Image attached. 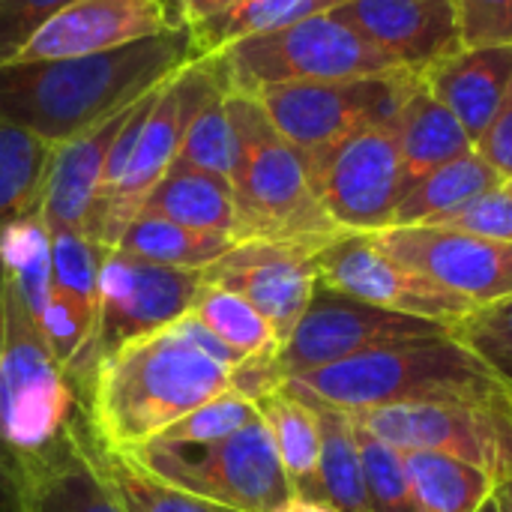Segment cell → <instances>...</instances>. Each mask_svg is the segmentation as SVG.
<instances>
[{
    "mask_svg": "<svg viewBox=\"0 0 512 512\" xmlns=\"http://www.w3.org/2000/svg\"><path fill=\"white\" fill-rule=\"evenodd\" d=\"M195 60L186 27L111 51L0 66V120L66 144L171 81Z\"/></svg>",
    "mask_w": 512,
    "mask_h": 512,
    "instance_id": "6da1fadb",
    "label": "cell"
},
{
    "mask_svg": "<svg viewBox=\"0 0 512 512\" xmlns=\"http://www.w3.org/2000/svg\"><path fill=\"white\" fill-rule=\"evenodd\" d=\"M228 390L231 369L168 327L102 357L75 396L90 435L105 450L138 453L180 417Z\"/></svg>",
    "mask_w": 512,
    "mask_h": 512,
    "instance_id": "7a4b0ae2",
    "label": "cell"
},
{
    "mask_svg": "<svg viewBox=\"0 0 512 512\" xmlns=\"http://www.w3.org/2000/svg\"><path fill=\"white\" fill-rule=\"evenodd\" d=\"M285 384L348 414L387 405L512 408V390L456 333L366 351Z\"/></svg>",
    "mask_w": 512,
    "mask_h": 512,
    "instance_id": "3957f363",
    "label": "cell"
},
{
    "mask_svg": "<svg viewBox=\"0 0 512 512\" xmlns=\"http://www.w3.org/2000/svg\"><path fill=\"white\" fill-rule=\"evenodd\" d=\"M228 114L237 135L231 174L237 204V243L273 240L309 249L327 246L342 234L321 207L303 153L288 144L255 96L228 93Z\"/></svg>",
    "mask_w": 512,
    "mask_h": 512,
    "instance_id": "277c9868",
    "label": "cell"
},
{
    "mask_svg": "<svg viewBox=\"0 0 512 512\" xmlns=\"http://www.w3.org/2000/svg\"><path fill=\"white\" fill-rule=\"evenodd\" d=\"M78 396L51 357L36 318L6 288V342L0 357V480L54 453L72 432Z\"/></svg>",
    "mask_w": 512,
    "mask_h": 512,
    "instance_id": "5b68a950",
    "label": "cell"
},
{
    "mask_svg": "<svg viewBox=\"0 0 512 512\" xmlns=\"http://www.w3.org/2000/svg\"><path fill=\"white\" fill-rule=\"evenodd\" d=\"M210 57L216 60L228 93L246 96L273 84L369 78L399 69L387 54L330 12L234 42Z\"/></svg>",
    "mask_w": 512,
    "mask_h": 512,
    "instance_id": "8992f818",
    "label": "cell"
},
{
    "mask_svg": "<svg viewBox=\"0 0 512 512\" xmlns=\"http://www.w3.org/2000/svg\"><path fill=\"white\" fill-rule=\"evenodd\" d=\"M132 456L162 480L225 510L276 512L294 495L261 414L240 432L201 450L144 447Z\"/></svg>",
    "mask_w": 512,
    "mask_h": 512,
    "instance_id": "52a82bcc",
    "label": "cell"
},
{
    "mask_svg": "<svg viewBox=\"0 0 512 512\" xmlns=\"http://www.w3.org/2000/svg\"><path fill=\"white\" fill-rule=\"evenodd\" d=\"M204 285V270L162 267L132 258L120 249H108L99 276V309L87 348L69 369V381L78 384L93 366L120 345L162 333L192 312V303Z\"/></svg>",
    "mask_w": 512,
    "mask_h": 512,
    "instance_id": "ba28073f",
    "label": "cell"
},
{
    "mask_svg": "<svg viewBox=\"0 0 512 512\" xmlns=\"http://www.w3.org/2000/svg\"><path fill=\"white\" fill-rule=\"evenodd\" d=\"M312 189L342 231L378 234L393 228L414 183L390 126L357 129L321 150L303 153Z\"/></svg>",
    "mask_w": 512,
    "mask_h": 512,
    "instance_id": "9c48e42d",
    "label": "cell"
},
{
    "mask_svg": "<svg viewBox=\"0 0 512 512\" xmlns=\"http://www.w3.org/2000/svg\"><path fill=\"white\" fill-rule=\"evenodd\" d=\"M417 72L273 84L252 93L276 132L300 153L321 150L357 129L390 126Z\"/></svg>",
    "mask_w": 512,
    "mask_h": 512,
    "instance_id": "30bf717a",
    "label": "cell"
},
{
    "mask_svg": "<svg viewBox=\"0 0 512 512\" xmlns=\"http://www.w3.org/2000/svg\"><path fill=\"white\" fill-rule=\"evenodd\" d=\"M456 333L453 324L390 312L348 294H339L318 282L306 312L276 354V366L285 381L309 375L315 369L342 363L348 357L393 348L417 339H435Z\"/></svg>",
    "mask_w": 512,
    "mask_h": 512,
    "instance_id": "8fae6325",
    "label": "cell"
},
{
    "mask_svg": "<svg viewBox=\"0 0 512 512\" xmlns=\"http://www.w3.org/2000/svg\"><path fill=\"white\" fill-rule=\"evenodd\" d=\"M216 75H219L216 60L198 57L156 90L150 117L138 135V144L132 150L123 180L117 183V189L108 198H102L96 204V213H93V222L87 231L96 243H102L105 249L117 246L123 228L141 210L150 189L177 162L186 126H189L201 96L216 81Z\"/></svg>",
    "mask_w": 512,
    "mask_h": 512,
    "instance_id": "7c38bea8",
    "label": "cell"
},
{
    "mask_svg": "<svg viewBox=\"0 0 512 512\" xmlns=\"http://www.w3.org/2000/svg\"><path fill=\"white\" fill-rule=\"evenodd\" d=\"M360 429L384 444L447 453L480 465L495 483L512 477V408L483 405H387L351 414Z\"/></svg>",
    "mask_w": 512,
    "mask_h": 512,
    "instance_id": "4fadbf2b",
    "label": "cell"
},
{
    "mask_svg": "<svg viewBox=\"0 0 512 512\" xmlns=\"http://www.w3.org/2000/svg\"><path fill=\"white\" fill-rule=\"evenodd\" d=\"M315 267L321 285L390 312H405L453 327L474 312V303L456 297L453 291L384 252L372 234L342 231L315 252Z\"/></svg>",
    "mask_w": 512,
    "mask_h": 512,
    "instance_id": "5bb4252c",
    "label": "cell"
},
{
    "mask_svg": "<svg viewBox=\"0 0 512 512\" xmlns=\"http://www.w3.org/2000/svg\"><path fill=\"white\" fill-rule=\"evenodd\" d=\"M372 237L384 252L474 303V309L512 297V243L444 225H393Z\"/></svg>",
    "mask_w": 512,
    "mask_h": 512,
    "instance_id": "9a60e30c",
    "label": "cell"
},
{
    "mask_svg": "<svg viewBox=\"0 0 512 512\" xmlns=\"http://www.w3.org/2000/svg\"><path fill=\"white\" fill-rule=\"evenodd\" d=\"M315 252L297 243L240 240L204 270V282L252 303L285 345L318 288Z\"/></svg>",
    "mask_w": 512,
    "mask_h": 512,
    "instance_id": "2e32d148",
    "label": "cell"
},
{
    "mask_svg": "<svg viewBox=\"0 0 512 512\" xmlns=\"http://www.w3.org/2000/svg\"><path fill=\"white\" fill-rule=\"evenodd\" d=\"M330 15L417 75L465 48L453 0H345Z\"/></svg>",
    "mask_w": 512,
    "mask_h": 512,
    "instance_id": "e0dca14e",
    "label": "cell"
},
{
    "mask_svg": "<svg viewBox=\"0 0 512 512\" xmlns=\"http://www.w3.org/2000/svg\"><path fill=\"white\" fill-rule=\"evenodd\" d=\"M177 30L168 0H75L57 12L15 63L81 57Z\"/></svg>",
    "mask_w": 512,
    "mask_h": 512,
    "instance_id": "ac0fdd59",
    "label": "cell"
},
{
    "mask_svg": "<svg viewBox=\"0 0 512 512\" xmlns=\"http://www.w3.org/2000/svg\"><path fill=\"white\" fill-rule=\"evenodd\" d=\"M12 512H126L81 441V408L69 438L45 459L18 471L9 486Z\"/></svg>",
    "mask_w": 512,
    "mask_h": 512,
    "instance_id": "d6986e66",
    "label": "cell"
},
{
    "mask_svg": "<svg viewBox=\"0 0 512 512\" xmlns=\"http://www.w3.org/2000/svg\"><path fill=\"white\" fill-rule=\"evenodd\" d=\"M420 81L438 102L453 111V117L477 144L510 90L512 45L462 48L453 57L423 69Z\"/></svg>",
    "mask_w": 512,
    "mask_h": 512,
    "instance_id": "ffe728a7",
    "label": "cell"
},
{
    "mask_svg": "<svg viewBox=\"0 0 512 512\" xmlns=\"http://www.w3.org/2000/svg\"><path fill=\"white\" fill-rule=\"evenodd\" d=\"M126 120V111L105 120L102 126L54 147L45 198L39 216L51 231H90L99 195H102V177H105V159L111 150V141L117 138L120 126Z\"/></svg>",
    "mask_w": 512,
    "mask_h": 512,
    "instance_id": "44dd1931",
    "label": "cell"
},
{
    "mask_svg": "<svg viewBox=\"0 0 512 512\" xmlns=\"http://www.w3.org/2000/svg\"><path fill=\"white\" fill-rule=\"evenodd\" d=\"M390 132H393L402 162L414 180L420 174L474 150V141L465 132V126L453 117V111L444 102H438L426 90L420 75L408 87V93L390 123Z\"/></svg>",
    "mask_w": 512,
    "mask_h": 512,
    "instance_id": "7402d4cb",
    "label": "cell"
},
{
    "mask_svg": "<svg viewBox=\"0 0 512 512\" xmlns=\"http://www.w3.org/2000/svg\"><path fill=\"white\" fill-rule=\"evenodd\" d=\"M261 420L267 423L279 462L288 474L294 495L324 501L321 492V426L318 411L288 384L276 387L255 402Z\"/></svg>",
    "mask_w": 512,
    "mask_h": 512,
    "instance_id": "603a6c76",
    "label": "cell"
},
{
    "mask_svg": "<svg viewBox=\"0 0 512 512\" xmlns=\"http://www.w3.org/2000/svg\"><path fill=\"white\" fill-rule=\"evenodd\" d=\"M144 213L165 216L177 225L225 234L237 240V204L231 180L174 162L141 204Z\"/></svg>",
    "mask_w": 512,
    "mask_h": 512,
    "instance_id": "cb8c5ba5",
    "label": "cell"
},
{
    "mask_svg": "<svg viewBox=\"0 0 512 512\" xmlns=\"http://www.w3.org/2000/svg\"><path fill=\"white\" fill-rule=\"evenodd\" d=\"M501 183H507V180L477 150H471L459 159H450V162L420 174L408 186L393 225H432L441 216L480 198L483 192L498 189Z\"/></svg>",
    "mask_w": 512,
    "mask_h": 512,
    "instance_id": "d4e9b609",
    "label": "cell"
},
{
    "mask_svg": "<svg viewBox=\"0 0 512 512\" xmlns=\"http://www.w3.org/2000/svg\"><path fill=\"white\" fill-rule=\"evenodd\" d=\"M81 441L93 462V468L102 474V480L111 486V492L120 498L126 512H234L210 504L204 498L189 495L186 489L162 480L150 468H144L132 453H114L105 450L87 429L81 417Z\"/></svg>",
    "mask_w": 512,
    "mask_h": 512,
    "instance_id": "484cf974",
    "label": "cell"
},
{
    "mask_svg": "<svg viewBox=\"0 0 512 512\" xmlns=\"http://www.w3.org/2000/svg\"><path fill=\"white\" fill-rule=\"evenodd\" d=\"M234 243H237L234 237L195 231V228L177 225V222H171L165 216L138 210L132 216V222L123 228L114 249H120V252L132 255V258L150 261V264H162V267L207 270Z\"/></svg>",
    "mask_w": 512,
    "mask_h": 512,
    "instance_id": "4316f807",
    "label": "cell"
},
{
    "mask_svg": "<svg viewBox=\"0 0 512 512\" xmlns=\"http://www.w3.org/2000/svg\"><path fill=\"white\" fill-rule=\"evenodd\" d=\"M342 3L345 0H249L243 6H234L228 12H219V15L189 24L186 33H189L192 51L198 60V57L219 54L234 42H243V39H252L261 33H273V30L291 27V24L315 18V15H327Z\"/></svg>",
    "mask_w": 512,
    "mask_h": 512,
    "instance_id": "83f0119b",
    "label": "cell"
},
{
    "mask_svg": "<svg viewBox=\"0 0 512 512\" xmlns=\"http://www.w3.org/2000/svg\"><path fill=\"white\" fill-rule=\"evenodd\" d=\"M405 471L420 512H477L495 495V477L447 453L408 450Z\"/></svg>",
    "mask_w": 512,
    "mask_h": 512,
    "instance_id": "f1b7e54d",
    "label": "cell"
},
{
    "mask_svg": "<svg viewBox=\"0 0 512 512\" xmlns=\"http://www.w3.org/2000/svg\"><path fill=\"white\" fill-rule=\"evenodd\" d=\"M54 147L57 144L0 120V234L12 222L42 210Z\"/></svg>",
    "mask_w": 512,
    "mask_h": 512,
    "instance_id": "f546056e",
    "label": "cell"
},
{
    "mask_svg": "<svg viewBox=\"0 0 512 512\" xmlns=\"http://www.w3.org/2000/svg\"><path fill=\"white\" fill-rule=\"evenodd\" d=\"M303 396V393H300ZM309 399V396H303ZM318 411L321 426V492L324 501L339 512H372L366 498L363 459L357 426L348 411L309 399Z\"/></svg>",
    "mask_w": 512,
    "mask_h": 512,
    "instance_id": "4dcf8cb0",
    "label": "cell"
},
{
    "mask_svg": "<svg viewBox=\"0 0 512 512\" xmlns=\"http://www.w3.org/2000/svg\"><path fill=\"white\" fill-rule=\"evenodd\" d=\"M0 267L6 288L39 321L51 300V228L39 213L12 222L0 234Z\"/></svg>",
    "mask_w": 512,
    "mask_h": 512,
    "instance_id": "1f68e13d",
    "label": "cell"
},
{
    "mask_svg": "<svg viewBox=\"0 0 512 512\" xmlns=\"http://www.w3.org/2000/svg\"><path fill=\"white\" fill-rule=\"evenodd\" d=\"M192 315L246 360L276 357L282 348L273 327L264 321V315L252 303H246L243 297L219 285H210V282L201 285L192 303Z\"/></svg>",
    "mask_w": 512,
    "mask_h": 512,
    "instance_id": "d6a6232c",
    "label": "cell"
},
{
    "mask_svg": "<svg viewBox=\"0 0 512 512\" xmlns=\"http://www.w3.org/2000/svg\"><path fill=\"white\" fill-rule=\"evenodd\" d=\"M177 162L231 180L234 162H237V135H234V123L228 114V87L222 75H216V81L201 96L186 126Z\"/></svg>",
    "mask_w": 512,
    "mask_h": 512,
    "instance_id": "836d02e7",
    "label": "cell"
},
{
    "mask_svg": "<svg viewBox=\"0 0 512 512\" xmlns=\"http://www.w3.org/2000/svg\"><path fill=\"white\" fill-rule=\"evenodd\" d=\"M258 417L255 402H249L246 396L228 390L204 405H198L195 411H189L186 417H180L174 426H168L156 441H150L147 447H168V450H201L210 444L225 441L228 435L240 432L246 423H252ZM144 450V447H141Z\"/></svg>",
    "mask_w": 512,
    "mask_h": 512,
    "instance_id": "e575fe53",
    "label": "cell"
},
{
    "mask_svg": "<svg viewBox=\"0 0 512 512\" xmlns=\"http://www.w3.org/2000/svg\"><path fill=\"white\" fill-rule=\"evenodd\" d=\"M108 249L84 231H51V285L87 309H99V276Z\"/></svg>",
    "mask_w": 512,
    "mask_h": 512,
    "instance_id": "d590c367",
    "label": "cell"
},
{
    "mask_svg": "<svg viewBox=\"0 0 512 512\" xmlns=\"http://www.w3.org/2000/svg\"><path fill=\"white\" fill-rule=\"evenodd\" d=\"M357 441H360V459H363L366 498H369L372 512H420L408 471H405L402 450L384 444L381 438L369 435L360 426H357Z\"/></svg>",
    "mask_w": 512,
    "mask_h": 512,
    "instance_id": "8d00e7d4",
    "label": "cell"
},
{
    "mask_svg": "<svg viewBox=\"0 0 512 512\" xmlns=\"http://www.w3.org/2000/svg\"><path fill=\"white\" fill-rule=\"evenodd\" d=\"M456 339H462L512 390V297L474 309L456 324Z\"/></svg>",
    "mask_w": 512,
    "mask_h": 512,
    "instance_id": "74e56055",
    "label": "cell"
},
{
    "mask_svg": "<svg viewBox=\"0 0 512 512\" xmlns=\"http://www.w3.org/2000/svg\"><path fill=\"white\" fill-rule=\"evenodd\" d=\"M36 324L42 330V339H45L51 357L69 375L72 363L81 357V351L90 342V333H93V324H96V312L51 288V300H48V306H45V312H42V318Z\"/></svg>",
    "mask_w": 512,
    "mask_h": 512,
    "instance_id": "f35d334b",
    "label": "cell"
},
{
    "mask_svg": "<svg viewBox=\"0 0 512 512\" xmlns=\"http://www.w3.org/2000/svg\"><path fill=\"white\" fill-rule=\"evenodd\" d=\"M432 225L468 231V234L498 240V243H512V189L507 183H501L498 189L483 192L480 198H474L465 207L441 216Z\"/></svg>",
    "mask_w": 512,
    "mask_h": 512,
    "instance_id": "ab89813d",
    "label": "cell"
},
{
    "mask_svg": "<svg viewBox=\"0 0 512 512\" xmlns=\"http://www.w3.org/2000/svg\"><path fill=\"white\" fill-rule=\"evenodd\" d=\"M75 0H0V66L15 63L27 42Z\"/></svg>",
    "mask_w": 512,
    "mask_h": 512,
    "instance_id": "60d3db41",
    "label": "cell"
},
{
    "mask_svg": "<svg viewBox=\"0 0 512 512\" xmlns=\"http://www.w3.org/2000/svg\"><path fill=\"white\" fill-rule=\"evenodd\" d=\"M465 48L512 45V0H453Z\"/></svg>",
    "mask_w": 512,
    "mask_h": 512,
    "instance_id": "b9f144b4",
    "label": "cell"
},
{
    "mask_svg": "<svg viewBox=\"0 0 512 512\" xmlns=\"http://www.w3.org/2000/svg\"><path fill=\"white\" fill-rule=\"evenodd\" d=\"M474 150L504 177H512V84L495 114V120L489 123V129L480 135V141L474 144Z\"/></svg>",
    "mask_w": 512,
    "mask_h": 512,
    "instance_id": "7bdbcfd3",
    "label": "cell"
},
{
    "mask_svg": "<svg viewBox=\"0 0 512 512\" xmlns=\"http://www.w3.org/2000/svg\"><path fill=\"white\" fill-rule=\"evenodd\" d=\"M174 330H177V333H180V336H183L189 345H195L201 354H207L210 360L222 363V366H225V369H231V372H234V369H237V366L246 360V357H240L234 348H228V345H225V342H222V339H219L213 330H207V327H204V324H201V321H198L192 312H189V315H183V318L174 324Z\"/></svg>",
    "mask_w": 512,
    "mask_h": 512,
    "instance_id": "ee69618b",
    "label": "cell"
},
{
    "mask_svg": "<svg viewBox=\"0 0 512 512\" xmlns=\"http://www.w3.org/2000/svg\"><path fill=\"white\" fill-rule=\"evenodd\" d=\"M243 3H249V0H168V9H171V18L177 27H189L195 21H204L210 15L228 12Z\"/></svg>",
    "mask_w": 512,
    "mask_h": 512,
    "instance_id": "f6af8a7d",
    "label": "cell"
},
{
    "mask_svg": "<svg viewBox=\"0 0 512 512\" xmlns=\"http://www.w3.org/2000/svg\"><path fill=\"white\" fill-rule=\"evenodd\" d=\"M276 512H339L336 507H330L327 501H312V498H300V495H291L282 507Z\"/></svg>",
    "mask_w": 512,
    "mask_h": 512,
    "instance_id": "bcb514c9",
    "label": "cell"
},
{
    "mask_svg": "<svg viewBox=\"0 0 512 512\" xmlns=\"http://www.w3.org/2000/svg\"><path fill=\"white\" fill-rule=\"evenodd\" d=\"M495 501H498V510L501 512H512V477L501 480L495 486Z\"/></svg>",
    "mask_w": 512,
    "mask_h": 512,
    "instance_id": "7dc6e473",
    "label": "cell"
},
{
    "mask_svg": "<svg viewBox=\"0 0 512 512\" xmlns=\"http://www.w3.org/2000/svg\"><path fill=\"white\" fill-rule=\"evenodd\" d=\"M3 342H6V276L0 267V357H3Z\"/></svg>",
    "mask_w": 512,
    "mask_h": 512,
    "instance_id": "c3c4849f",
    "label": "cell"
},
{
    "mask_svg": "<svg viewBox=\"0 0 512 512\" xmlns=\"http://www.w3.org/2000/svg\"><path fill=\"white\" fill-rule=\"evenodd\" d=\"M477 512H501L498 510V501H495V495H492V498H489V501H486V504H483V507H480Z\"/></svg>",
    "mask_w": 512,
    "mask_h": 512,
    "instance_id": "681fc988",
    "label": "cell"
},
{
    "mask_svg": "<svg viewBox=\"0 0 512 512\" xmlns=\"http://www.w3.org/2000/svg\"><path fill=\"white\" fill-rule=\"evenodd\" d=\"M507 186H510V189H512V177H510V180H507Z\"/></svg>",
    "mask_w": 512,
    "mask_h": 512,
    "instance_id": "f907efd6",
    "label": "cell"
}]
</instances>
